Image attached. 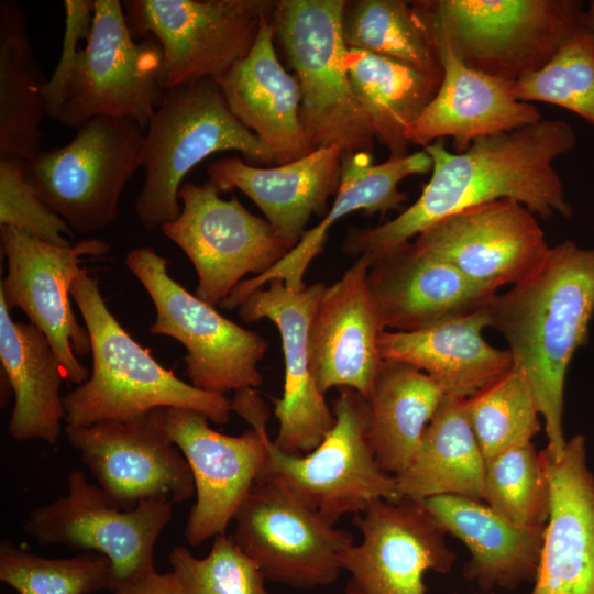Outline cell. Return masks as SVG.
Instances as JSON below:
<instances>
[{"label": "cell", "instance_id": "cell-1", "mask_svg": "<svg viewBox=\"0 0 594 594\" xmlns=\"http://www.w3.org/2000/svg\"><path fill=\"white\" fill-rule=\"evenodd\" d=\"M575 143L573 128L561 119L486 135L459 153L437 140L425 147L432 168L419 198L393 220L351 229L343 251L374 257L450 215L498 199L516 200L542 219L569 218L572 206L553 162Z\"/></svg>", "mask_w": 594, "mask_h": 594}, {"label": "cell", "instance_id": "cell-2", "mask_svg": "<svg viewBox=\"0 0 594 594\" xmlns=\"http://www.w3.org/2000/svg\"><path fill=\"white\" fill-rule=\"evenodd\" d=\"M490 324L508 344L514 366L529 384L544 420L547 452L559 459L563 431L564 384L575 352L588 342L594 315V249L573 241L550 246L527 278L495 295Z\"/></svg>", "mask_w": 594, "mask_h": 594}, {"label": "cell", "instance_id": "cell-3", "mask_svg": "<svg viewBox=\"0 0 594 594\" xmlns=\"http://www.w3.org/2000/svg\"><path fill=\"white\" fill-rule=\"evenodd\" d=\"M70 295L90 337L92 372L63 395L66 425L127 420L166 407L197 411L218 425L229 421L231 400L197 388L161 365L116 319L87 268L79 270Z\"/></svg>", "mask_w": 594, "mask_h": 594}, {"label": "cell", "instance_id": "cell-4", "mask_svg": "<svg viewBox=\"0 0 594 594\" xmlns=\"http://www.w3.org/2000/svg\"><path fill=\"white\" fill-rule=\"evenodd\" d=\"M429 42H440L466 66L513 84L542 68L587 26L578 0L410 1Z\"/></svg>", "mask_w": 594, "mask_h": 594}, {"label": "cell", "instance_id": "cell-5", "mask_svg": "<svg viewBox=\"0 0 594 594\" xmlns=\"http://www.w3.org/2000/svg\"><path fill=\"white\" fill-rule=\"evenodd\" d=\"M228 150L275 163L273 152L231 112L216 79L166 90L145 131L144 183L134 202L142 226L174 221L185 176L209 155Z\"/></svg>", "mask_w": 594, "mask_h": 594}, {"label": "cell", "instance_id": "cell-6", "mask_svg": "<svg viewBox=\"0 0 594 594\" xmlns=\"http://www.w3.org/2000/svg\"><path fill=\"white\" fill-rule=\"evenodd\" d=\"M345 0H278L274 37L301 92V121L312 148L372 153L375 139L351 89L342 34Z\"/></svg>", "mask_w": 594, "mask_h": 594}, {"label": "cell", "instance_id": "cell-7", "mask_svg": "<svg viewBox=\"0 0 594 594\" xmlns=\"http://www.w3.org/2000/svg\"><path fill=\"white\" fill-rule=\"evenodd\" d=\"M144 131L128 118H92L69 143L23 160L25 178L74 232L102 230L117 220L122 191L142 167Z\"/></svg>", "mask_w": 594, "mask_h": 594}, {"label": "cell", "instance_id": "cell-8", "mask_svg": "<svg viewBox=\"0 0 594 594\" xmlns=\"http://www.w3.org/2000/svg\"><path fill=\"white\" fill-rule=\"evenodd\" d=\"M232 410L252 429L241 436L213 430L204 415L185 408H157L154 415L184 454L195 484L196 502L184 536L197 547L226 534L268 458V408L253 388L235 392Z\"/></svg>", "mask_w": 594, "mask_h": 594}, {"label": "cell", "instance_id": "cell-9", "mask_svg": "<svg viewBox=\"0 0 594 594\" xmlns=\"http://www.w3.org/2000/svg\"><path fill=\"white\" fill-rule=\"evenodd\" d=\"M169 260L153 248L128 252L125 265L147 292L155 319L152 334L177 340L186 349V373L197 388L224 394L258 387V363L268 343L257 332L223 317L168 273Z\"/></svg>", "mask_w": 594, "mask_h": 594}, {"label": "cell", "instance_id": "cell-10", "mask_svg": "<svg viewBox=\"0 0 594 594\" xmlns=\"http://www.w3.org/2000/svg\"><path fill=\"white\" fill-rule=\"evenodd\" d=\"M336 422L322 442L306 454H288L268 441V458L258 479L282 483L297 499L336 524L360 514L377 499L399 501L394 475L383 471L369 441L367 399L341 388L333 404Z\"/></svg>", "mask_w": 594, "mask_h": 594}, {"label": "cell", "instance_id": "cell-11", "mask_svg": "<svg viewBox=\"0 0 594 594\" xmlns=\"http://www.w3.org/2000/svg\"><path fill=\"white\" fill-rule=\"evenodd\" d=\"M162 59L155 37H133L121 1L95 0L91 32L55 120L77 130L96 117L128 118L146 130L166 92Z\"/></svg>", "mask_w": 594, "mask_h": 594}, {"label": "cell", "instance_id": "cell-12", "mask_svg": "<svg viewBox=\"0 0 594 594\" xmlns=\"http://www.w3.org/2000/svg\"><path fill=\"white\" fill-rule=\"evenodd\" d=\"M270 0H125L127 23L142 40L155 37L163 53L165 90L218 79L252 48Z\"/></svg>", "mask_w": 594, "mask_h": 594}, {"label": "cell", "instance_id": "cell-13", "mask_svg": "<svg viewBox=\"0 0 594 594\" xmlns=\"http://www.w3.org/2000/svg\"><path fill=\"white\" fill-rule=\"evenodd\" d=\"M65 496L34 508L22 528L41 546L92 551L111 563L116 588L155 571V546L173 519V503L148 499L122 509L107 494L73 470Z\"/></svg>", "mask_w": 594, "mask_h": 594}, {"label": "cell", "instance_id": "cell-14", "mask_svg": "<svg viewBox=\"0 0 594 594\" xmlns=\"http://www.w3.org/2000/svg\"><path fill=\"white\" fill-rule=\"evenodd\" d=\"M231 535L266 580L298 590L328 586L342 569V553L354 543L297 499L282 483L260 479L238 509Z\"/></svg>", "mask_w": 594, "mask_h": 594}, {"label": "cell", "instance_id": "cell-15", "mask_svg": "<svg viewBox=\"0 0 594 594\" xmlns=\"http://www.w3.org/2000/svg\"><path fill=\"white\" fill-rule=\"evenodd\" d=\"M219 195L208 180L184 182L180 213L161 228L193 263L196 295L212 306L221 305L244 276L265 273L290 251L266 219L234 195L229 200Z\"/></svg>", "mask_w": 594, "mask_h": 594}, {"label": "cell", "instance_id": "cell-16", "mask_svg": "<svg viewBox=\"0 0 594 594\" xmlns=\"http://www.w3.org/2000/svg\"><path fill=\"white\" fill-rule=\"evenodd\" d=\"M0 242L8 268L0 283V296L9 309L22 310L30 323L46 336L65 378L82 384L89 371L76 355L90 353L91 342L87 328L74 315L70 287L85 258L108 254L111 244L88 238L58 246L10 227H0Z\"/></svg>", "mask_w": 594, "mask_h": 594}, {"label": "cell", "instance_id": "cell-17", "mask_svg": "<svg viewBox=\"0 0 594 594\" xmlns=\"http://www.w3.org/2000/svg\"><path fill=\"white\" fill-rule=\"evenodd\" d=\"M362 540L341 556L345 594H426V572L447 574L457 556L447 532L417 501L377 499L355 514Z\"/></svg>", "mask_w": 594, "mask_h": 594}, {"label": "cell", "instance_id": "cell-18", "mask_svg": "<svg viewBox=\"0 0 594 594\" xmlns=\"http://www.w3.org/2000/svg\"><path fill=\"white\" fill-rule=\"evenodd\" d=\"M65 432L98 486L122 509L148 499L183 503L195 495L190 468L153 410L127 420L66 425Z\"/></svg>", "mask_w": 594, "mask_h": 594}, {"label": "cell", "instance_id": "cell-19", "mask_svg": "<svg viewBox=\"0 0 594 594\" xmlns=\"http://www.w3.org/2000/svg\"><path fill=\"white\" fill-rule=\"evenodd\" d=\"M414 243L493 292L527 278L550 248L534 213L513 199L450 215L420 232Z\"/></svg>", "mask_w": 594, "mask_h": 594}, {"label": "cell", "instance_id": "cell-20", "mask_svg": "<svg viewBox=\"0 0 594 594\" xmlns=\"http://www.w3.org/2000/svg\"><path fill=\"white\" fill-rule=\"evenodd\" d=\"M267 285L240 302L239 317L245 322L268 319L279 331L285 373L283 395L274 400L278 431L273 442L285 453L306 454L322 442L336 422L312 376L308 352L310 320L327 285L318 282L298 292L282 279Z\"/></svg>", "mask_w": 594, "mask_h": 594}, {"label": "cell", "instance_id": "cell-21", "mask_svg": "<svg viewBox=\"0 0 594 594\" xmlns=\"http://www.w3.org/2000/svg\"><path fill=\"white\" fill-rule=\"evenodd\" d=\"M373 257L363 254L326 286L308 331L309 362L322 394L351 388L365 398L383 363L380 338L386 330L367 286Z\"/></svg>", "mask_w": 594, "mask_h": 594}, {"label": "cell", "instance_id": "cell-22", "mask_svg": "<svg viewBox=\"0 0 594 594\" xmlns=\"http://www.w3.org/2000/svg\"><path fill=\"white\" fill-rule=\"evenodd\" d=\"M367 286L385 329L400 332L470 315L496 295L409 241L373 257Z\"/></svg>", "mask_w": 594, "mask_h": 594}, {"label": "cell", "instance_id": "cell-23", "mask_svg": "<svg viewBox=\"0 0 594 594\" xmlns=\"http://www.w3.org/2000/svg\"><path fill=\"white\" fill-rule=\"evenodd\" d=\"M540 453L551 505L530 594H594V474L585 438L568 439L559 459Z\"/></svg>", "mask_w": 594, "mask_h": 594}, {"label": "cell", "instance_id": "cell-24", "mask_svg": "<svg viewBox=\"0 0 594 594\" xmlns=\"http://www.w3.org/2000/svg\"><path fill=\"white\" fill-rule=\"evenodd\" d=\"M342 151L334 145L276 167H256L240 157H224L207 167L208 182L219 194L240 189L261 209L267 222L292 250L300 241L312 215L328 212L337 195Z\"/></svg>", "mask_w": 594, "mask_h": 594}, {"label": "cell", "instance_id": "cell-25", "mask_svg": "<svg viewBox=\"0 0 594 594\" xmlns=\"http://www.w3.org/2000/svg\"><path fill=\"white\" fill-rule=\"evenodd\" d=\"M432 160L424 150L405 156H389L383 163L373 164L367 152L342 153L340 187L332 206L322 220L306 230L300 241L279 262L265 273L242 280L222 302L233 309L253 290L264 287L272 279H282L293 290L307 285L305 274L311 261L322 251L329 229L341 218L362 210L365 215H385L399 209L407 201L398 185L405 178L431 172Z\"/></svg>", "mask_w": 594, "mask_h": 594}, {"label": "cell", "instance_id": "cell-26", "mask_svg": "<svg viewBox=\"0 0 594 594\" xmlns=\"http://www.w3.org/2000/svg\"><path fill=\"white\" fill-rule=\"evenodd\" d=\"M271 16L262 19L250 52L216 81L231 112L282 165L314 148L301 121L300 87L278 61Z\"/></svg>", "mask_w": 594, "mask_h": 594}, {"label": "cell", "instance_id": "cell-27", "mask_svg": "<svg viewBox=\"0 0 594 594\" xmlns=\"http://www.w3.org/2000/svg\"><path fill=\"white\" fill-rule=\"evenodd\" d=\"M429 43L442 67V80L433 99L408 128L409 144L426 147L450 136L459 153L480 138L542 119L532 103L512 95L509 84L470 68L443 43Z\"/></svg>", "mask_w": 594, "mask_h": 594}, {"label": "cell", "instance_id": "cell-28", "mask_svg": "<svg viewBox=\"0 0 594 594\" xmlns=\"http://www.w3.org/2000/svg\"><path fill=\"white\" fill-rule=\"evenodd\" d=\"M488 324L486 306L414 332L385 330L380 352L383 360L425 372L447 395L466 399L514 367L508 350L490 345L483 338L482 331Z\"/></svg>", "mask_w": 594, "mask_h": 594}, {"label": "cell", "instance_id": "cell-29", "mask_svg": "<svg viewBox=\"0 0 594 594\" xmlns=\"http://www.w3.org/2000/svg\"><path fill=\"white\" fill-rule=\"evenodd\" d=\"M447 534L470 551L463 575L483 591L514 590L535 582L544 526L521 527L503 518L485 502L438 495L419 502Z\"/></svg>", "mask_w": 594, "mask_h": 594}, {"label": "cell", "instance_id": "cell-30", "mask_svg": "<svg viewBox=\"0 0 594 594\" xmlns=\"http://www.w3.org/2000/svg\"><path fill=\"white\" fill-rule=\"evenodd\" d=\"M0 362L14 397L9 435L15 441L55 444L65 421L64 371L46 336L32 323L14 321L2 296Z\"/></svg>", "mask_w": 594, "mask_h": 594}, {"label": "cell", "instance_id": "cell-31", "mask_svg": "<svg viewBox=\"0 0 594 594\" xmlns=\"http://www.w3.org/2000/svg\"><path fill=\"white\" fill-rule=\"evenodd\" d=\"M485 459L464 411V399L444 395L409 465L395 476L402 497L417 502L457 495L485 498Z\"/></svg>", "mask_w": 594, "mask_h": 594}, {"label": "cell", "instance_id": "cell-32", "mask_svg": "<svg viewBox=\"0 0 594 594\" xmlns=\"http://www.w3.org/2000/svg\"><path fill=\"white\" fill-rule=\"evenodd\" d=\"M446 393L425 372L384 360L369 395V441L381 469L394 476L411 462Z\"/></svg>", "mask_w": 594, "mask_h": 594}, {"label": "cell", "instance_id": "cell-33", "mask_svg": "<svg viewBox=\"0 0 594 594\" xmlns=\"http://www.w3.org/2000/svg\"><path fill=\"white\" fill-rule=\"evenodd\" d=\"M345 66L352 92L374 139L387 147L391 156L409 154L406 132L436 96L442 76L358 48H348Z\"/></svg>", "mask_w": 594, "mask_h": 594}, {"label": "cell", "instance_id": "cell-34", "mask_svg": "<svg viewBox=\"0 0 594 594\" xmlns=\"http://www.w3.org/2000/svg\"><path fill=\"white\" fill-rule=\"evenodd\" d=\"M46 81L23 7L0 1V157L25 160L41 151Z\"/></svg>", "mask_w": 594, "mask_h": 594}, {"label": "cell", "instance_id": "cell-35", "mask_svg": "<svg viewBox=\"0 0 594 594\" xmlns=\"http://www.w3.org/2000/svg\"><path fill=\"white\" fill-rule=\"evenodd\" d=\"M342 34L348 48L367 51L406 64L432 76H442L426 33L410 1H346Z\"/></svg>", "mask_w": 594, "mask_h": 594}, {"label": "cell", "instance_id": "cell-36", "mask_svg": "<svg viewBox=\"0 0 594 594\" xmlns=\"http://www.w3.org/2000/svg\"><path fill=\"white\" fill-rule=\"evenodd\" d=\"M464 411L485 460L530 443L541 430L531 389L522 371L516 366L464 399Z\"/></svg>", "mask_w": 594, "mask_h": 594}, {"label": "cell", "instance_id": "cell-37", "mask_svg": "<svg viewBox=\"0 0 594 594\" xmlns=\"http://www.w3.org/2000/svg\"><path fill=\"white\" fill-rule=\"evenodd\" d=\"M0 580L19 594H92L117 586L111 563L100 553L46 559L9 540L0 543Z\"/></svg>", "mask_w": 594, "mask_h": 594}, {"label": "cell", "instance_id": "cell-38", "mask_svg": "<svg viewBox=\"0 0 594 594\" xmlns=\"http://www.w3.org/2000/svg\"><path fill=\"white\" fill-rule=\"evenodd\" d=\"M484 488V502L503 518L521 527L546 526L550 485L541 453L531 442L486 459Z\"/></svg>", "mask_w": 594, "mask_h": 594}, {"label": "cell", "instance_id": "cell-39", "mask_svg": "<svg viewBox=\"0 0 594 594\" xmlns=\"http://www.w3.org/2000/svg\"><path fill=\"white\" fill-rule=\"evenodd\" d=\"M509 87L519 101L552 103L594 125V32L579 30L542 68Z\"/></svg>", "mask_w": 594, "mask_h": 594}, {"label": "cell", "instance_id": "cell-40", "mask_svg": "<svg viewBox=\"0 0 594 594\" xmlns=\"http://www.w3.org/2000/svg\"><path fill=\"white\" fill-rule=\"evenodd\" d=\"M168 559L179 594H268L257 564L226 534L213 538L205 558L178 546Z\"/></svg>", "mask_w": 594, "mask_h": 594}, {"label": "cell", "instance_id": "cell-41", "mask_svg": "<svg viewBox=\"0 0 594 594\" xmlns=\"http://www.w3.org/2000/svg\"><path fill=\"white\" fill-rule=\"evenodd\" d=\"M23 160L0 157V227H10L41 241L70 246L74 231L48 208L25 178Z\"/></svg>", "mask_w": 594, "mask_h": 594}, {"label": "cell", "instance_id": "cell-42", "mask_svg": "<svg viewBox=\"0 0 594 594\" xmlns=\"http://www.w3.org/2000/svg\"><path fill=\"white\" fill-rule=\"evenodd\" d=\"M65 30L62 52L56 67L43 87L42 96L46 114L55 119L61 109L63 97L72 72L77 62L80 41L89 38L94 14L95 0H65Z\"/></svg>", "mask_w": 594, "mask_h": 594}, {"label": "cell", "instance_id": "cell-43", "mask_svg": "<svg viewBox=\"0 0 594 594\" xmlns=\"http://www.w3.org/2000/svg\"><path fill=\"white\" fill-rule=\"evenodd\" d=\"M110 594H179L173 574L156 570L119 585Z\"/></svg>", "mask_w": 594, "mask_h": 594}, {"label": "cell", "instance_id": "cell-44", "mask_svg": "<svg viewBox=\"0 0 594 594\" xmlns=\"http://www.w3.org/2000/svg\"><path fill=\"white\" fill-rule=\"evenodd\" d=\"M586 14V25L594 32V1H591L588 8L585 9Z\"/></svg>", "mask_w": 594, "mask_h": 594}]
</instances>
